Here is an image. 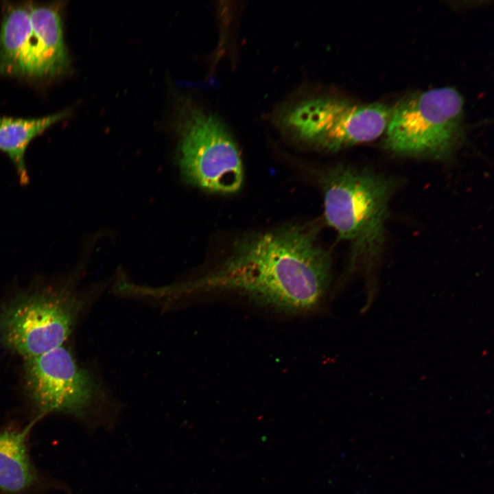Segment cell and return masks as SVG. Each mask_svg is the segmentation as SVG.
Returning <instances> with one entry per match:
<instances>
[{"label":"cell","mask_w":494,"mask_h":494,"mask_svg":"<svg viewBox=\"0 0 494 494\" xmlns=\"http://www.w3.org/2000/svg\"><path fill=\"white\" fill-rule=\"evenodd\" d=\"M324 215L340 239L351 246V268L371 269L382 250L389 202L397 187L390 177L338 165L325 175Z\"/></svg>","instance_id":"obj_2"},{"label":"cell","mask_w":494,"mask_h":494,"mask_svg":"<svg viewBox=\"0 0 494 494\" xmlns=\"http://www.w3.org/2000/svg\"><path fill=\"white\" fill-rule=\"evenodd\" d=\"M390 110L379 103L357 104L323 97L301 102L283 119L298 139L329 151L375 140L386 130Z\"/></svg>","instance_id":"obj_7"},{"label":"cell","mask_w":494,"mask_h":494,"mask_svg":"<svg viewBox=\"0 0 494 494\" xmlns=\"http://www.w3.org/2000/svg\"><path fill=\"white\" fill-rule=\"evenodd\" d=\"M87 302L66 284L21 292L0 308V343L24 359L63 346Z\"/></svg>","instance_id":"obj_3"},{"label":"cell","mask_w":494,"mask_h":494,"mask_svg":"<svg viewBox=\"0 0 494 494\" xmlns=\"http://www.w3.org/2000/svg\"><path fill=\"white\" fill-rule=\"evenodd\" d=\"M30 14L32 30L12 76L37 80L58 77L70 65L64 38L61 5L30 1Z\"/></svg>","instance_id":"obj_8"},{"label":"cell","mask_w":494,"mask_h":494,"mask_svg":"<svg viewBox=\"0 0 494 494\" xmlns=\"http://www.w3.org/2000/svg\"><path fill=\"white\" fill-rule=\"evenodd\" d=\"M318 233L314 224H292L243 236L215 269L169 292L234 294L280 314H313L324 307L331 277Z\"/></svg>","instance_id":"obj_1"},{"label":"cell","mask_w":494,"mask_h":494,"mask_svg":"<svg viewBox=\"0 0 494 494\" xmlns=\"http://www.w3.org/2000/svg\"><path fill=\"white\" fill-rule=\"evenodd\" d=\"M32 30L30 1L4 6L0 27V74L12 75Z\"/></svg>","instance_id":"obj_11"},{"label":"cell","mask_w":494,"mask_h":494,"mask_svg":"<svg viewBox=\"0 0 494 494\" xmlns=\"http://www.w3.org/2000/svg\"><path fill=\"white\" fill-rule=\"evenodd\" d=\"M37 416L23 430H0V493L24 494L39 482L27 445V436Z\"/></svg>","instance_id":"obj_9"},{"label":"cell","mask_w":494,"mask_h":494,"mask_svg":"<svg viewBox=\"0 0 494 494\" xmlns=\"http://www.w3.org/2000/svg\"><path fill=\"white\" fill-rule=\"evenodd\" d=\"M463 113V97L451 87L408 95L390 110L385 146L401 155L445 158L460 139Z\"/></svg>","instance_id":"obj_6"},{"label":"cell","mask_w":494,"mask_h":494,"mask_svg":"<svg viewBox=\"0 0 494 494\" xmlns=\"http://www.w3.org/2000/svg\"><path fill=\"white\" fill-rule=\"evenodd\" d=\"M23 384L40 417L60 413L83 420L99 419L108 425L103 415L112 424L103 384L64 345L24 359Z\"/></svg>","instance_id":"obj_4"},{"label":"cell","mask_w":494,"mask_h":494,"mask_svg":"<svg viewBox=\"0 0 494 494\" xmlns=\"http://www.w3.org/2000/svg\"><path fill=\"white\" fill-rule=\"evenodd\" d=\"M175 123L183 178L210 192L238 191L244 180L243 164L237 145L222 123L189 99H179Z\"/></svg>","instance_id":"obj_5"},{"label":"cell","mask_w":494,"mask_h":494,"mask_svg":"<svg viewBox=\"0 0 494 494\" xmlns=\"http://www.w3.org/2000/svg\"><path fill=\"white\" fill-rule=\"evenodd\" d=\"M69 115L63 110L38 118L0 117V151L12 161L21 185L30 180L25 154L30 142Z\"/></svg>","instance_id":"obj_10"}]
</instances>
